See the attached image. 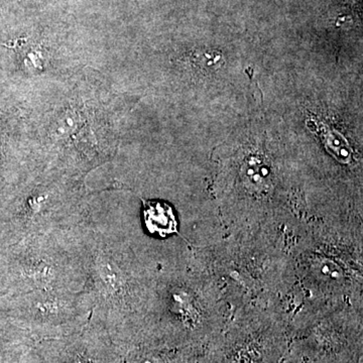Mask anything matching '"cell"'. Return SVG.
Here are the masks:
<instances>
[{
  "instance_id": "obj_8",
  "label": "cell",
  "mask_w": 363,
  "mask_h": 363,
  "mask_svg": "<svg viewBox=\"0 0 363 363\" xmlns=\"http://www.w3.org/2000/svg\"><path fill=\"white\" fill-rule=\"evenodd\" d=\"M0 355H1V354H0Z\"/></svg>"
},
{
  "instance_id": "obj_1",
  "label": "cell",
  "mask_w": 363,
  "mask_h": 363,
  "mask_svg": "<svg viewBox=\"0 0 363 363\" xmlns=\"http://www.w3.org/2000/svg\"><path fill=\"white\" fill-rule=\"evenodd\" d=\"M86 272L84 291L90 320L119 323L131 313L133 277L128 248L117 225H99L84 218L73 228Z\"/></svg>"
},
{
  "instance_id": "obj_5",
  "label": "cell",
  "mask_w": 363,
  "mask_h": 363,
  "mask_svg": "<svg viewBox=\"0 0 363 363\" xmlns=\"http://www.w3.org/2000/svg\"><path fill=\"white\" fill-rule=\"evenodd\" d=\"M243 177L247 185L257 192H266L271 186V172L260 160L252 157L245 162L242 168Z\"/></svg>"
},
{
  "instance_id": "obj_6",
  "label": "cell",
  "mask_w": 363,
  "mask_h": 363,
  "mask_svg": "<svg viewBox=\"0 0 363 363\" xmlns=\"http://www.w3.org/2000/svg\"><path fill=\"white\" fill-rule=\"evenodd\" d=\"M197 66L204 72L218 70L223 64V58L216 52H204L197 55Z\"/></svg>"
},
{
  "instance_id": "obj_3",
  "label": "cell",
  "mask_w": 363,
  "mask_h": 363,
  "mask_svg": "<svg viewBox=\"0 0 363 363\" xmlns=\"http://www.w3.org/2000/svg\"><path fill=\"white\" fill-rule=\"evenodd\" d=\"M143 218L145 226L152 234L161 238L178 233V222L173 208L164 202L143 200Z\"/></svg>"
},
{
  "instance_id": "obj_4",
  "label": "cell",
  "mask_w": 363,
  "mask_h": 363,
  "mask_svg": "<svg viewBox=\"0 0 363 363\" xmlns=\"http://www.w3.org/2000/svg\"><path fill=\"white\" fill-rule=\"evenodd\" d=\"M317 125L319 126L318 133L321 135L325 147L329 154L342 164H350L352 160V150L345 138L330 126L322 123H317Z\"/></svg>"
},
{
  "instance_id": "obj_7",
  "label": "cell",
  "mask_w": 363,
  "mask_h": 363,
  "mask_svg": "<svg viewBox=\"0 0 363 363\" xmlns=\"http://www.w3.org/2000/svg\"><path fill=\"white\" fill-rule=\"evenodd\" d=\"M0 160H1V154H0Z\"/></svg>"
},
{
  "instance_id": "obj_2",
  "label": "cell",
  "mask_w": 363,
  "mask_h": 363,
  "mask_svg": "<svg viewBox=\"0 0 363 363\" xmlns=\"http://www.w3.org/2000/svg\"><path fill=\"white\" fill-rule=\"evenodd\" d=\"M16 309L33 328H67L87 324L92 306L84 291H39L21 295Z\"/></svg>"
}]
</instances>
